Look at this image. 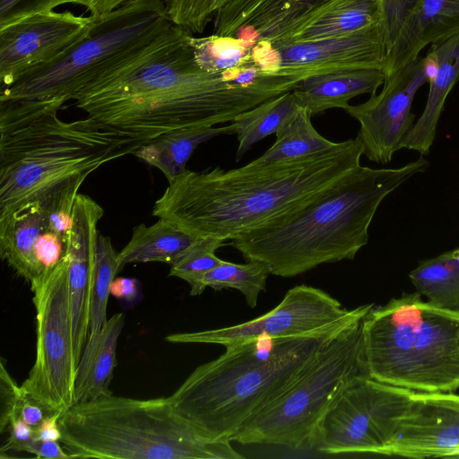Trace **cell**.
<instances>
[{"label":"cell","mask_w":459,"mask_h":459,"mask_svg":"<svg viewBox=\"0 0 459 459\" xmlns=\"http://www.w3.org/2000/svg\"><path fill=\"white\" fill-rule=\"evenodd\" d=\"M190 34L174 25L157 48L75 94V106L106 126L153 139L184 127L232 122L303 79L269 75L241 84L231 72H205L194 60Z\"/></svg>","instance_id":"obj_1"},{"label":"cell","mask_w":459,"mask_h":459,"mask_svg":"<svg viewBox=\"0 0 459 459\" xmlns=\"http://www.w3.org/2000/svg\"><path fill=\"white\" fill-rule=\"evenodd\" d=\"M357 136L307 157L229 170L186 169L169 183L152 215L195 238L230 240L308 202L360 166Z\"/></svg>","instance_id":"obj_2"},{"label":"cell","mask_w":459,"mask_h":459,"mask_svg":"<svg viewBox=\"0 0 459 459\" xmlns=\"http://www.w3.org/2000/svg\"><path fill=\"white\" fill-rule=\"evenodd\" d=\"M59 100H0V219L134 154L152 139L93 118L65 122Z\"/></svg>","instance_id":"obj_3"},{"label":"cell","mask_w":459,"mask_h":459,"mask_svg":"<svg viewBox=\"0 0 459 459\" xmlns=\"http://www.w3.org/2000/svg\"><path fill=\"white\" fill-rule=\"evenodd\" d=\"M429 166L421 155L394 169L360 165L308 202L230 239V245L247 261L264 262L271 274L281 277L352 260L367 245L382 201Z\"/></svg>","instance_id":"obj_4"},{"label":"cell","mask_w":459,"mask_h":459,"mask_svg":"<svg viewBox=\"0 0 459 459\" xmlns=\"http://www.w3.org/2000/svg\"><path fill=\"white\" fill-rule=\"evenodd\" d=\"M345 329L290 338L261 335L226 346L224 353L198 366L169 398L175 410L204 434L231 441Z\"/></svg>","instance_id":"obj_5"},{"label":"cell","mask_w":459,"mask_h":459,"mask_svg":"<svg viewBox=\"0 0 459 459\" xmlns=\"http://www.w3.org/2000/svg\"><path fill=\"white\" fill-rule=\"evenodd\" d=\"M58 424L60 442L74 458H244L230 440L212 438L181 416L169 396L109 394L75 403Z\"/></svg>","instance_id":"obj_6"},{"label":"cell","mask_w":459,"mask_h":459,"mask_svg":"<svg viewBox=\"0 0 459 459\" xmlns=\"http://www.w3.org/2000/svg\"><path fill=\"white\" fill-rule=\"evenodd\" d=\"M370 377L421 393L459 389V314L418 292L373 306L362 322Z\"/></svg>","instance_id":"obj_7"},{"label":"cell","mask_w":459,"mask_h":459,"mask_svg":"<svg viewBox=\"0 0 459 459\" xmlns=\"http://www.w3.org/2000/svg\"><path fill=\"white\" fill-rule=\"evenodd\" d=\"M175 24L160 0H130L93 16L88 33L58 59L0 88L2 100H73L83 88L158 47Z\"/></svg>","instance_id":"obj_8"},{"label":"cell","mask_w":459,"mask_h":459,"mask_svg":"<svg viewBox=\"0 0 459 459\" xmlns=\"http://www.w3.org/2000/svg\"><path fill=\"white\" fill-rule=\"evenodd\" d=\"M362 322L327 342L299 379L249 419L231 441L291 449L313 446L324 416L339 395L357 377L369 376Z\"/></svg>","instance_id":"obj_9"},{"label":"cell","mask_w":459,"mask_h":459,"mask_svg":"<svg viewBox=\"0 0 459 459\" xmlns=\"http://www.w3.org/2000/svg\"><path fill=\"white\" fill-rule=\"evenodd\" d=\"M68 252L56 268L30 288L37 318L35 362L22 390L48 415L75 404L77 361L68 284Z\"/></svg>","instance_id":"obj_10"},{"label":"cell","mask_w":459,"mask_h":459,"mask_svg":"<svg viewBox=\"0 0 459 459\" xmlns=\"http://www.w3.org/2000/svg\"><path fill=\"white\" fill-rule=\"evenodd\" d=\"M411 394L367 375L357 377L324 416L313 446L329 455H384Z\"/></svg>","instance_id":"obj_11"},{"label":"cell","mask_w":459,"mask_h":459,"mask_svg":"<svg viewBox=\"0 0 459 459\" xmlns=\"http://www.w3.org/2000/svg\"><path fill=\"white\" fill-rule=\"evenodd\" d=\"M374 304L352 309L325 290L309 285L290 289L267 313L236 325L197 332L175 333L165 340L174 343L229 346L261 335L276 338L310 336L339 331L364 319Z\"/></svg>","instance_id":"obj_12"},{"label":"cell","mask_w":459,"mask_h":459,"mask_svg":"<svg viewBox=\"0 0 459 459\" xmlns=\"http://www.w3.org/2000/svg\"><path fill=\"white\" fill-rule=\"evenodd\" d=\"M427 82L425 57L418 56L385 77L379 94H372L367 101L346 108L359 124L357 136L369 160L387 164L403 149V143L414 125L413 99Z\"/></svg>","instance_id":"obj_13"},{"label":"cell","mask_w":459,"mask_h":459,"mask_svg":"<svg viewBox=\"0 0 459 459\" xmlns=\"http://www.w3.org/2000/svg\"><path fill=\"white\" fill-rule=\"evenodd\" d=\"M93 16L70 11L39 12L0 28V88L58 59L90 30Z\"/></svg>","instance_id":"obj_14"},{"label":"cell","mask_w":459,"mask_h":459,"mask_svg":"<svg viewBox=\"0 0 459 459\" xmlns=\"http://www.w3.org/2000/svg\"><path fill=\"white\" fill-rule=\"evenodd\" d=\"M72 226L39 202L0 219V255L30 288L48 275L67 254Z\"/></svg>","instance_id":"obj_15"},{"label":"cell","mask_w":459,"mask_h":459,"mask_svg":"<svg viewBox=\"0 0 459 459\" xmlns=\"http://www.w3.org/2000/svg\"><path fill=\"white\" fill-rule=\"evenodd\" d=\"M278 55L277 75L303 79L320 74L383 68L386 48L382 25L312 41H271Z\"/></svg>","instance_id":"obj_16"},{"label":"cell","mask_w":459,"mask_h":459,"mask_svg":"<svg viewBox=\"0 0 459 459\" xmlns=\"http://www.w3.org/2000/svg\"><path fill=\"white\" fill-rule=\"evenodd\" d=\"M103 212L102 207L90 196L78 194L74 205L73 224L67 248L68 284L77 364L90 331L91 291L99 234L97 225Z\"/></svg>","instance_id":"obj_17"},{"label":"cell","mask_w":459,"mask_h":459,"mask_svg":"<svg viewBox=\"0 0 459 459\" xmlns=\"http://www.w3.org/2000/svg\"><path fill=\"white\" fill-rule=\"evenodd\" d=\"M411 395L384 455L459 458V411L427 393L412 391Z\"/></svg>","instance_id":"obj_18"},{"label":"cell","mask_w":459,"mask_h":459,"mask_svg":"<svg viewBox=\"0 0 459 459\" xmlns=\"http://www.w3.org/2000/svg\"><path fill=\"white\" fill-rule=\"evenodd\" d=\"M331 0H228L215 13L214 34L256 43L273 40Z\"/></svg>","instance_id":"obj_19"},{"label":"cell","mask_w":459,"mask_h":459,"mask_svg":"<svg viewBox=\"0 0 459 459\" xmlns=\"http://www.w3.org/2000/svg\"><path fill=\"white\" fill-rule=\"evenodd\" d=\"M425 60L429 83L427 102L402 145L421 156L429 152L446 98L459 81V33L431 44Z\"/></svg>","instance_id":"obj_20"},{"label":"cell","mask_w":459,"mask_h":459,"mask_svg":"<svg viewBox=\"0 0 459 459\" xmlns=\"http://www.w3.org/2000/svg\"><path fill=\"white\" fill-rule=\"evenodd\" d=\"M459 33V0H420L387 52L385 77L420 56L428 45Z\"/></svg>","instance_id":"obj_21"},{"label":"cell","mask_w":459,"mask_h":459,"mask_svg":"<svg viewBox=\"0 0 459 459\" xmlns=\"http://www.w3.org/2000/svg\"><path fill=\"white\" fill-rule=\"evenodd\" d=\"M383 0H331L293 22L271 41H312L382 25Z\"/></svg>","instance_id":"obj_22"},{"label":"cell","mask_w":459,"mask_h":459,"mask_svg":"<svg viewBox=\"0 0 459 459\" xmlns=\"http://www.w3.org/2000/svg\"><path fill=\"white\" fill-rule=\"evenodd\" d=\"M385 82L381 68H360L315 74L293 90L296 102L313 117L330 108H346L354 97L375 94Z\"/></svg>","instance_id":"obj_23"},{"label":"cell","mask_w":459,"mask_h":459,"mask_svg":"<svg viewBox=\"0 0 459 459\" xmlns=\"http://www.w3.org/2000/svg\"><path fill=\"white\" fill-rule=\"evenodd\" d=\"M124 321L125 316L117 313L108 318L98 334L87 339L77 367L75 403L112 394L109 385L117 365V346Z\"/></svg>","instance_id":"obj_24"},{"label":"cell","mask_w":459,"mask_h":459,"mask_svg":"<svg viewBox=\"0 0 459 459\" xmlns=\"http://www.w3.org/2000/svg\"><path fill=\"white\" fill-rule=\"evenodd\" d=\"M235 134L231 123L224 126H190L162 134L142 145L134 155L157 168L172 182L186 168V162L195 148L221 134Z\"/></svg>","instance_id":"obj_25"},{"label":"cell","mask_w":459,"mask_h":459,"mask_svg":"<svg viewBox=\"0 0 459 459\" xmlns=\"http://www.w3.org/2000/svg\"><path fill=\"white\" fill-rule=\"evenodd\" d=\"M198 238L164 219L146 226L139 224L133 230L129 242L118 252L119 272L128 264L162 262L173 264Z\"/></svg>","instance_id":"obj_26"},{"label":"cell","mask_w":459,"mask_h":459,"mask_svg":"<svg viewBox=\"0 0 459 459\" xmlns=\"http://www.w3.org/2000/svg\"><path fill=\"white\" fill-rule=\"evenodd\" d=\"M409 278L430 305L459 314V247L420 261Z\"/></svg>","instance_id":"obj_27"},{"label":"cell","mask_w":459,"mask_h":459,"mask_svg":"<svg viewBox=\"0 0 459 459\" xmlns=\"http://www.w3.org/2000/svg\"><path fill=\"white\" fill-rule=\"evenodd\" d=\"M311 117L305 108L298 105L296 110L276 131L274 143L254 161L266 163L290 160L334 148L338 143L322 136L312 125Z\"/></svg>","instance_id":"obj_28"},{"label":"cell","mask_w":459,"mask_h":459,"mask_svg":"<svg viewBox=\"0 0 459 459\" xmlns=\"http://www.w3.org/2000/svg\"><path fill=\"white\" fill-rule=\"evenodd\" d=\"M297 108L295 96L290 91L239 113L232 121L238 142L236 160H240L255 143L275 134Z\"/></svg>","instance_id":"obj_29"},{"label":"cell","mask_w":459,"mask_h":459,"mask_svg":"<svg viewBox=\"0 0 459 459\" xmlns=\"http://www.w3.org/2000/svg\"><path fill=\"white\" fill-rule=\"evenodd\" d=\"M269 274L270 268L264 262L248 260L245 264H235L222 260L190 287V294L200 295L208 287L215 290H237L245 297L247 304L254 308L260 292L265 290Z\"/></svg>","instance_id":"obj_30"},{"label":"cell","mask_w":459,"mask_h":459,"mask_svg":"<svg viewBox=\"0 0 459 459\" xmlns=\"http://www.w3.org/2000/svg\"><path fill=\"white\" fill-rule=\"evenodd\" d=\"M187 43L196 65L211 74H223L256 65L252 59L255 43L242 38L214 33L207 37H195L191 33Z\"/></svg>","instance_id":"obj_31"},{"label":"cell","mask_w":459,"mask_h":459,"mask_svg":"<svg viewBox=\"0 0 459 459\" xmlns=\"http://www.w3.org/2000/svg\"><path fill=\"white\" fill-rule=\"evenodd\" d=\"M117 255L118 252L113 247L110 238L99 232L88 338L98 334L108 320L107 306L110 286L117 273H119Z\"/></svg>","instance_id":"obj_32"},{"label":"cell","mask_w":459,"mask_h":459,"mask_svg":"<svg viewBox=\"0 0 459 459\" xmlns=\"http://www.w3.org/2000/svg\"><path fill=\"white\" fill-rule=\"evenodd\" d=\"M224 245L225 240L219 238H198L170 264L169 275L182 279L192 287L205 273L222 262L215 251Z\"/></svg>","instance_id":"obj_33"},{"label":"cell","mask_w":459,"mask_h":459,"mask_svg":"<svg viewBox=\"0 0 459 459\" xmlns=\"http://www.w3.org/2000/svg\"><path fill=\"white\" fill-rule=\"evenodd\" d=\"M420 0H383L382 30L386 54ZM386 56V55H385Z\"/></svg>","instance_id":"obj_34"},{"label":"cell","mask_w":459,"mask_h":459,"mask_svg":"<svg viewBox=\"0 0 459 459\" xmlns=\"http://www.w3.org/2000/svg\"><path fill=\"white\" fill-rule=\"evenodd\" d=\"M168 17L176 25L190 31L202 33L205 27L202 13L205 0H160Z\"/></svg>","instance_id":"obj_35"},{"label":"cell","mask_w":459,"mask_h":459,"mask_svg":"<svg viewBox=\"0 0 459 459\" xmlns=\"http://www.w3.org/2000/svg\"><path fill=\"white\" fill-rule=\"evenodd\" d=\"M68 0H0V28L28 15L54 10Z\"/></svg>","instance_id":"obj_36"},{"label":"cell","mask_w":459,"mask_h":459,"mask_svg":"<svg viewBox=\"0 0 459 459\" xmlns=\"http://www.w3.org/2000/svg\"><path fill=\"white\" fill-rule=\"evenodd\" d=\"M4 431L9 432V437L1 447L2 453L7 451L29 453L36 440L35 428L26 423L19 416H13L9 419Z\"/></svg>","instance_id":"obj_37"},{"label":"cell","mask_w":459,"mask_h":459,"mask_svg":"<svg viewBox=\"0 0 459 459\" xmlns=\"http://www.w3.org/2000/svg\"><path fill=\"white\" fill-rule=\"evenodd\" d=\"M1 414L0 430L3 432L22 393L21 385L13 380L4 363L0 365Z\"/></svg>","instance_id":"obj_38"},{"label":"cell","mask_w":459,"mask_h":459,"mask_svg":"<svg viewBox=\"0 0 459 459\" xmlns=\"http://www.w3.org/2000/svg\"><path fill=\"white\" fill-rule=\"evenodd\" d=\"M48 414L46 413L45 410L39 403L33 401L22 388V393L9 419L13 416H19L26 423L32 426L33 428H36L40 424V422Z\"/></svg>","instance_id":"obj_39"},{"label":"cell","mask_w":459,"mask_h":459,"mask_svg":"<svg viewBox=\"0 0 459 459\" xmlns=\"http://www.w3.org/2000/svg\"><path fill=\"white\" fill-rule=\"evenodd\" d=\"M140 293V283L134 278L116 277L110 286V295L127 303L134 302Z\"/></svg>","instance_id":"obj_40"},{"label":"cell","mask_w":459,"mask_h":459,"mask_svg":"<svg viewBox=\"0 0 459 459\" xmlns=\"http://www.w3.org/2000/svg\"><path fill=\"white\" fill-rule=\"evenodd\" d=\"M60 441H39L35 440L29 450V454H33L37 458L47 459H67L74 458V455L67 453Z\"/></svg>","instance_id":"obj_41"},{"label":"cell","mask_w":459,"mask_h":459,"mask_svg":"<svg viewBox=\"0 0 459 459\" xmlns=\"http://www.w3.org/2000/svg\"><path fill=\"white\" fill-rule=\"evenodd\" d=\"M61 414L47 415L40 424L35 428V438L39 441H60L62 433L58 424Z\"/></svg>","instance_id":"obj_42"},{"label":"cell","mask_w":459,"mask_h":459,"mask_svg":"<svg viewBox=\"0 0 459 459\" xmlns=\"http://www.w3.org/2000/svg\"><path fill=\"white\" fill-rule=\"evenodd\" d=\"M130 0H68V3L84 6L91 16H100L118 8Z\"/></svg>","instance_id":"obj_43"},{"label":"cell","mask_w":459,"mask_h":459,"mask_svg":"<svg viewBox=\"0 0 459 459\" xmlns=\"http://www.w3.org/2000/svg\"><path fill=\"white\" fill-rule=\"evenodd\" d=\"M228 0H205L202 13L203 23L205 28L207 24L214 18L216 12Z\"/></svg>","instance_id":"obj_44"}]
</instances>
